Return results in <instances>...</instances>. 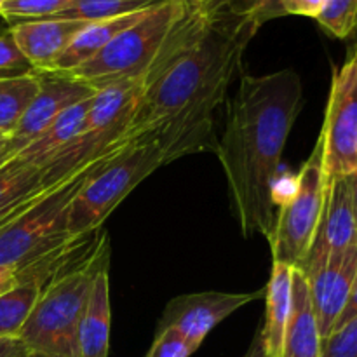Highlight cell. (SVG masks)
I'll list each match as a JSON object with an SVG mask.
<instances>
[{
  "mask_svg": "<svg viewBox=\"0 0 357 357\" xmlns=\"http://www.w3.org/2000/svg\"><path fill=\"white\" fill-rule=\"evenodd\" d=\"M303 105L302 79L284 68L244 75L227 105L216 155L229 185L230 208L246 237L271 236L278 216V173L293 124Z\"/></svg>",
  "mask_w": 357,
  "mask_h": 357,
  "instance_id": "1",
  "label": "cell"
},
{
  "mask_svg": "<svg viewBox=\"0 0 357 357\" xmlns=\"http://www.w3.org/2000/svg\"><path fill=\"white\" fill-rule=\"evenodd\" d=\"M260 28L251 17L230 10L215 16L188 14L162 61L146 77L126 138L145 135L167 121L213 126V114Z\"/></svg>",
  "mask_w": 357,
  "mask_h": 357,
  "instance_id": "2",
  "label": "cell"
},
{
  "mask_svg": "<svg viewBox=\"0 0 357 357\" xmlns=\"http://www.w3.org/2000/svg\"><path fill=\"white\" fill-rule=\"evenodd\" d=\"M211 143L169 124L129 139L119 152L89 171L66 211V232H96L119 204L153 171L187 153L213 150Z\"/></svg>",
  "mask_w": 357,
  "mask_h": 357,
  "instance_id": "3",
  "label": "cell"
},
{
  "mask_svg": "<svg viewBox=\"0 0 357 357\" xmlns=\"http://www.w3.org/2000/svg\"><path fill=\"white\" fill-rule=\"evenodd\" d=\"M110 264V241L101 232L94 250L42 289L20 340L30 357H79V326L98 272Z\"/></svg>",
  "mask_w": 357,
  "mask_h": 357,
  "instance_id": "4",
  "label": "cell"
},
{
  "mask_svg": "<svg viewBox=\"0 0 357 357\" xmlns=\"http://www.w3.org/2000/svg\"><path fill=\"white\" fill-rule=\"evenodd\" d=\"M188 10L176 0H164L150 9L138 23L117 35L94 58L65 72L94 91L121 82L146 80L162 61Z\"/></svg>",
  "mask_w": 357,
  "mask_h": 357,
  "instance_id": "5",
  "label": "cell"
},
{
  "mask_svg": "<svg viewBox=\"0 0 357 357\" xmlns=\"http://www.w3.org/2000/svg\"><path fill=\"white\" fill-rule=\"evenodd\" d=\"M145 80L121 82L96 91L86 129L42 166L44 188L58 187L77 174L100 166L129 142L126 138L138 108Z\"/></svg>",
  "mask_w": 357,
  "mask_h": 357,
  "instance_id": "6",
  "label": "cell"
},
{
  "mask_svg": "<svg viewBox=\"0 0 357 357\" xmlns=\"http://www.w3.org/2000/svg\"><path fill=\"white\" fill-rule=\"evenodd\" d=\"M91 169L58 187L37 192L0 223V267H21L68 236L66 211Z\"/></svg>",
  "mask_w": 357,
  "mask_h": 357,
  "instance_id": "7",
  "label": "cell"
},
{
  "mask_svg": "<svg viewBox=\"0 0 357 357\" xmlns=\"http://www.w3.org/2000/svg\"><path fill=\"white\" fill-rule=\"evenodd\" d=\"M328 176L323 166V145L317 139L312 153L295 176L291 195L279 204L274 229L268 236L274 264L300 268L316 239L326 197Z\"/></svg>",
  "mask_w": 357,
  "mask_h": 357,
  "instance_id": "8",
  "label": "cell"
},
{
  "mask_svg": "<svg viewBox=\"0 0 357 357\" xmlns=\"http://www.w3.org/2000/svg\"><path fill=\"white\" fill-rule=\"evenodd\" d=\"M319 142L328 178L357 171V42L344 65L333 72Z\"/></svg>",
  "mask_w": 357,
  "mask_h": 357,
  "instance_id": "9",
  "label": "cell"
},
{
  "mask_svg": "<svg viewBox=\"0 0 357 357\" xmlns=\"http://www.w3.org/2000/svg\"><path fill=\"white\" fill-rule=\"evenodd\" d=\"M264 295V291H204L180 295L166 305L159 328H173L199 349L213 328L218 326L241 307L261 298Z\"/></svg>",
  "mask_w": 357,
  "mask_h": 357,
  "instance_id": "10",
  "label": "cell"
},
{
  "mask_svg": "<svg viewBox=\"0 0 357 357\" xmlns=\"http://www.w3.org/2000/svg\"><path fill=\"white\" fill-rule=\"evenodd\" d=\"M38 91L20 124L7 136L13 157H16L26 145H30L59 114L87 98L96 91L82 80L65 72H37Z\"/></svg>",
  "mask_w": 357,
  "mask_h": 357,
  "instance_id": "11",
  "label": "cell"
},
{
  "mask_svg": "<svg viewBox=\"0 0 357 357\" xmlns=\"http://www.w3.org/2000/svg\"><path fill=\"white\" fill-rule=\"evenodd\" d=\"M309 282L310 300L321 337L333 333L357 278V246L302 271Z\"/></svg>",
  "mask_w": 357,
  "mask_h": 357,
  "instance_id": "12",
  "label": "cell"
},
{
  "mask_svg": "<svg viewBox=\"0 0 357 357\" xmlns=\"http://www.w3.org/2000/svg\"><path fill=\"white\" fill-rule=\"evenodd\" d=\"M357 246V220L352 208L347 176L328 178L323 215L316 239L300 271L312 267L330 257L347 253Z\"/></svg>",
  "mask_w": 357,
  "mask_h": 357,
  "instance_id": "13",
  "label": "cell"
},
{
  "mask_svg": "<svg viewBox=\"0 0 357 357\" xmlns=\"http://www.w3.org/2000/svg\"><path fill=\"white\" fill-rule=\"evenodd\" d=\"M89 23L65 17H44L17 21L9 31L31 70L51 72L59 56Z\"/></svg>",
  "mask_w": 357,
  "mask_h": 357,
  "instance_id": "14",
  "label": "cell"
},
{
  "mask_svg": "<svg viewBox=\"0 0 357 357\" xmlns=\"http://www.w3.org/2000/svg\"><path fill=\"white\" fill-rule=\"evenodd\" d=\"M323 337L310 300L309 282L300 268L293 271L291 316L282 342L281 357H321Z\"/></svg>",
  "mask_w": 357,
  "mask_h": 357,
  "instance_id": "15",
  "label": "cell"
},
{
  "mask_svg": "<svg viewBox=\"0 0 357 357\" xmlns=\"http://www.w3.org/2000/svg\"><path fill=\"white\" fill-rule=\"evenodd\" d=\"M110 279L108 265L98 272L79 326V357H108L110 351Z\"/></svg>",
  "mask_w": 357,
  "mask_h": 357,
  "instance_id": "16",
  "label": "cell"
},
{
  "mask_svg": "<svg viewBox=\"0 0 357 357\" xmlns=\"http://www.w3.org/2000/svg\"><path fill=\"white\" fill-rule=\"evenodd\" d=\"M91 101H93V96L66 108L30 145H26L17 153V159L35 167L44 166L54 153L61 152L86 129Z\"/></svg>",
  "mask_w": 357,
  "mask_h": 357,
  "instance_id": "17",
  "label": "cell"
},
{
  "mask_svg": "<svg viewBox=\"0 0 357 357\" xmlns=\"http://www.w3.org/2000/svg\"><path fill=\"white\" fill-rule=\"evenodd\" d=\"M293 271L295 268L288 265H272L271 279L265 289V298H267L265 323L261 326L267 357H281L286 328L291 316Z\"/></svg>",
  "mask_w": 357,
  "mask_h": 357,
  "instance_id": "18",
  "label": "cell"
},
{
  "mask_svg": "<svg viewBox=\"0 0 357 357\" xmlns=\"http://www.w3.org/2000/svg\"><path fill=\"white\" fill-rule=\"evenodd\" d=\"M149 10L150 9L139 10V13L128 14V16L112 17V20L91 21V23L73 38L72 44L65 49V52L59 56L51 72H72L73 68L80 66L82 63L89 61V59L94 58L101 49L107 47L121 31H124L126 28H129L131 24L138 23Z\"/></svg>",
  "mask_w": 357,
  "mask_h": 357,
  "instance_id": "19",
  "label": "cell"
},
{
  "mask_svg": "<svg viewBox=\"0 0 357 357\" xmlns=\"http://www.w3.org/2000/svg\"><path fill=\"white\" fill-rule=\"evenodd\" d=\"M47 190L42 183V167L13 157L0 167V223L16 213L37 192Z\"/></svg>",
  "mask_w": 357,
  "mask_h": 357,
  "instance_id": "20",
  "label": "cell"
},
{
  "mask_svg": "<svg viewBox=\"0 0 357 357\" xmlns=\"http://www.w3.org/2000/svg\"><path fill=\"white\" fill-rule=\"evenodd\" d=\"M37 91L38 75L35 70L0 79V135L9 136L16 129Z\"/></svg>",
  "mask_w": 357,
  "mask_h": 357,
  "instance_id": "21",
  "label": "cell"
},
{
  "mask_svg": "<svg viewBox=\"0 0 357 357\" xmlns=\"http://www.w3.org/2000/svg\"><path fill=\"white\" fill-rule=\"evenodd\" d=\"M40 293V286L23 282L0 295V338L20 337Z\"/></svg>",
  "mask_w": 357,
  "mask_h": 357,
  "instance_id": "22",
  "label": "cell"
},
{
  "mask_svg": "<svg viewBox=\"0 0 357 357\" xmlns=\"http://www.w3.org/2000/svg\"><path fill=\"white\" fill-rule=\"evenodd\" d=\"M164 0H73L68 9L56 17L80 21H101L128 16L139 10L152 9Z\"/></svg>",
  "mask_w": 357,
  "mask_h": 357,
  "instance_id": "23",
  "label": "cell"
},
{
  "mask_svg": "<svg viewBox=\"0 0 357 357\" xmlns=\"http://www.w3.org/2000/svg\"><path fill=\"white\" fill-rule=\"evenodd\" d=\"M316 21L331 37L347 38L357 30V0H326Z\"/></svg>",
  "mask_w": 357,
  "mask_h": 357,
  "instance_id": "24",
  "label": "cell"
},
{
  "mask_svg": "<svg viewBox=\"0 0 357 357\" xmlns=\"http://www.w3.org/2000/svg\"><path fill=\"white\" fill-rule=\"evenodd\" d=\"M73 0H6L0 16L7 21H30L56 17L68 9Z\"/></svg>",
  "mask_w": 357,
  "mask_h": 357,
  "instance_id": "25",
  "label": "cell"
},
{
  "mask_svg": "<svg viewBox=\"0 0 357 357\" xmlns=\"http://www.w3.org/2000/svg\"><path fill=\"white\" fill-rule=\"evenodd\" d=\"M197 351L194 344L173 328H157L155 338L146 357H190Z\"/></svg>",
  "mask_w": 357,
  "mask_h": 357,
  "instance_id": "26",
  "label": "cell"
},
{
  "mask_svg": "<svg viewBox=\"0 0 357 357\" xmlns=\"http://www.w3.org/2000/svg\"><path fill=\"white\" fill-rule=\"evenodd\" d=\"M321 357H357V316L323 338Z\"/></svg>",
  "mask_w": 357,
  "mask_h": 357,
  "instance_id": "27",
  "label": "cell"
},
{
  "mask_svg": "<svg viewBox=\"0 0 357 357\" xmlns=\"http://www.w3.org/2000/svg\"><path fill=\"white\" fill-rule=\"evenodd\" d=\"M230 13L248 16L264 26L267 21L286 16L282 10V0H234Z\"/></svg>",
  "mask_w": 357,
  "mask_h": 357,
  "instance_id": "28",
  "label": "cell"
},
{
  "mask_svg": "<svg viewBox=\"0 0 357 357\" xmlns=\"http://www.w3.org/2000/svg\"><path fill=\"white\" fill-rule=\"evenodd\" d=\"M0 70L6 72H31V66L21 54L9 30L0 31Z\"/></svg>",
  "mask_w": 357,
  "mask_h": 357,
  "instance_id": "29",
  "label": "cell"
},
{
  "mask_svg": "<svg viewBox=\"0 0 357 357\" xmlns=\"http://www.w3.org/2000/svg\"><path fill=\"white\" fill-rule=\"evenodd\" d=\"M326 0H282V10L284 14L293 16H307L316 20L319 16Z\"/></svg>",
  "mask_w": 357,
  "mask_h": 357,
  "instance_id": "30",
  "label": "cell"
},
{
  "mask_svg": "<svg viewBox=\"0 0 357 357\" xmlns=\"http://www.w3.org/2000/svg\"><path fill=\"white\" fill-rule=\"evenodd\" d=\"M0 357H30L20 337L0 338Z\"/></svg>",
  "mask_w": 357,
  "mask_h": 357,
  "instance_id": "31",
  "label": "cell"
},
{
  "mask_svg": "<svg viewBox=\"0 0 357 357\" xmlns=\"http://www.w3.org/2000/svg\"><path fill=\"white\" fill-rule=\"evenodd\" d=\"M356 316H357V278L354 281V286H352V289H351V295H349L347 303H345L344 310H342L340 317H338V323H337V326H335V330H337V328H340L342 324L349 323L351 319H354Z\"/></svg>",
  "mask_w": 357,
  "mask_h": 357,
  "instance_id": "32",
  "label": "cell"
},
{
  "mask_svg": "<svg viewBox=\"0 0 357 357\" xmlns=\"http://www.w3.org/2000/svg\"><path fill=\"white\" fill-rule=\"evenodd\" d=\"M201 2V10L208 16H215V14L222 13V10H229L234 0H199Z\"/></svg>",
  "mask_w": 357,
  "mask_h": 357,
  "instance_id": "33",
  "label": "cell"
},
{
  "mask_svg": "<svg viewBox=\"0 0 357 357\" xmlns=\"http://www.w3.org/2000/svg\"><path fill=\"white\" fill-rule=\"evenodd\" d=\"M16 284V271L9 267H0V295L9 291V289L14 288Z\"/></svg>",
  "mask_w": 357,
  "mask_h": 357,
  "instance_id": "34",
  "label": "cell"
},
{
  "mask_svg": "<svg viewBox=\"0 0 357 357\" xmlns=\"http://www.w3.org/2000/svg\"><path fill=\"white\" fill-rule=\"evenodd\" d=\"M244 357H267V351H265L264 337H261V328H258L257 335H255L253 342H251L250 351L246 352Z\"/></svg>",
  "mask_w": 357,
  "mask_h": 357,
  "instance_id": "35",
  "label": "cell"
},
{
  "mask_svg": "<svg viewBox=\"0 0 357 357\" xmlns=\"http://www.w3.org/2000/svg\"><path fill=\"white\" fill-rule=\"evenodd\" d=\"M13 159V152L9 149V142H7V136H0V167L7 162V160Z\"/></svg>",
  "mask_w": 357,
  "mask_h": 357,
  "instance_id": "36",
  "label": "cell"
},
{
  "mask_svg": "<svg viewBox=\"0 0 357 357\" xmlns=\"http://www.w3.org/2000/svg\"><path fill=\"white\" fill-rule=\"evenodd\" d=\"M349 188H351V199H352V208H354V215L357 220V171L347 176Z\"/></svg>",
  "mask_w": 357,
  "mask_h": 357,
  "instance_id": "37",
  "label": "cell"
},
{
  "mask_svg": "<svg viewBox=\"0 0 357 357\" xmlns=\"http://www.w3.org/2000/svg\"><path fill=\"white\" fill-rule=\"evenodd\" d=\"M176 2L181 3L188 13H202L201 2H199V0H176Z\"/></svg>",
  "mask_w": 357,
  "mask_h": 357,
  "instance_id": "38",
  "label": "cell"
},
{
  "mask_svg": "<svg viewBox=\"0 0 357 357\" xmlns=\"http://www.w3.org/2000/svg\"><path fill=\"white\" fill-rule=\"evenodd\" d=\"M20 73H26V72H6V70H0V79H3V77H10V75H20Z\"/></svg>",
  "mask_w": 357,
  "mask_h": 357,
  "instance_id": "39",
  "label": "cell"
},
{
  "mask_svg": "<svg viewBox=\"0 0 357 357\" xmlns=\"http://www.w3.org/2000/svg\"><path fill=\"white\" fill-rule=\"evenodd\" d=\"M3 2H6V0H0V13H2V7H3Z\"/></svg>",
  "mask_w": 357,
  "mask_h": 357,
  "instance_id": "40",
  "label": "cell"
},
{
  "mask_svg": "<svg viewBox=\"0 0 357 357\" xmlns=\"http://www.w3.org/2000/svg\"><path fill=\"white\" fill-rule=\"evenodd\" d=\"M0 136H2V135H0Z\"/></svg>",
  "mask_w": 357,
  "mask_h": 357,
  "instance_id": "41",
  "label": "cell"
}]
</instances>
